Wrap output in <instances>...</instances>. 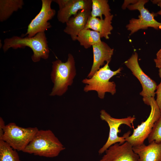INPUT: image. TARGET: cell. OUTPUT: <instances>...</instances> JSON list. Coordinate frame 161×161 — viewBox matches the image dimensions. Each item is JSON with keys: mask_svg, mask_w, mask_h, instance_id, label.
Here are the masks:
<instances>
[{"mask_svg": "<svg viewBox=\"0 0 161 161\" xmlns=\"http://www.w3.org/2000/svg\"><path fill=\"white\" fill-rule=\"evenodd\" d=\"M65 149L50 130H38L23 152L35 155L52 158Z\"/></svg>", "mask_w": 161, "mask_h": 161, "instance_id": "1", "label": "cell"}, {"mask_svg": "<svg viewBox=\"0 0 161 161\" xmlns=\"http://www.w3.org/2000/svg\"><path fill=\"white\" fill-rule=\"evenodd\" d=\"M47 43L45 33L42 32L31 37L14 36L6 38L4 40L2 48L5 52L10 48L16 49L28 47L33 52L32 59L36 62L41 58L46 59L48 58L49 50Z\"/></svg>", "mask_w": 161, "mask_h": 161, "instance_id": "2", "label": "cell"}, {"mask_svg": "<svg viewBox=\"0 0 161 161\" xmlns=\"http://www.w3.org/2000/svg\"><path fill=\"white\" fill-rule=\"evenodd\" d=\"M52 64L51 76L54 85L50 95L61 96L72 85L76 75L75 59L72 55L69 53L66 62L58 60L53 61Z\"/></svg>", "mask_w": 161, "mask_h": 161, "instance_id": "3", "label": "cell"}, {"mask_svg": "<svg viewBox=\"0 0 161 161\" xmlns=\"http://www.w3.org/2000/svg\"><path fill=\"white\" fill-rule=\"evenodd\" d=\"M109 62H106L91 78H85L82 80V83L86 84L83 88L85 92L95 91L97 92L98 97L101 99L104 98L106 92L110 93L112 95L116 93V84L114 82L110 81L109 80L113 76L120 73L122 68H119L113 71L109 66Z\"/></svg>", "mask_w": 161, "mask_h": 161, "instance_id": "4", "label": "cell"}, {"mask_svg": "<svg viewBox=\"0 0 161 161\" xmlns=\"http://www.w3.org/2000/svg\"><path fill=\"white\" fill-rule=\"evenodd\" d=\"M38 130L36 127L24 128L10 123L5 125L0 140L7 143L15 150L23 151Z\"/></svg>", "mask_w": 161, "mask_h": 161, "instance_id": "5", "label": "cell"}, {"mask_svg": "<svg viewBox=\"0 0 161 161\" xmlns=\"http://www.w3.org/2000/svg\"><path fill=\"white\" fill-rule=\"evenodd\" d=\"M100 117L101 119L105 121L108 124L109 128V131L108 139L104 145L99 150L98 153L101 154L105 152L110 146L117 143L122 144L125 143V139L130 136L131 132L128 131L122 137L118 136V134L121 131L119 129L120 126L125 124L131 128H134L133 123L136 118L130 116L127 117L120 119L113 118L104 110L100 112Z\"/></svg>", "mask_w": 161, "mask_h": 161, "instance_id": "6", "label": "cell"}, {"mask_svg": "<svg viewBox=\"0 0 161 161\" xmlns=\"http://www.w3.org/2000/svg\"><path fill=\"white\" fill-rule=\"evenodd\" d=\"M144 103L151 107L149 116L145 121L142 122L137 128H133L132 134L125 139L126 141L132 147L144 144V141L151 132L154 123L161 116V111L154 98H150Z\"/></svg>", "mask_w": 161, "mask_h": 161, "instance_id": "7", "label": "cell"}, {"mask_svg": "<svg viewBox=\"0 0 161 161\" xmlns=\"http://www.w3.org/2000/svg\"><path fill=\"white\" fill-rule=\"evenodd\" d=\"M148 1L147 0H139L134 4L128 5L127 7L130 10H138L140 13L138 18H132L126 27L132 35L140 29H146L151 27L156 30L161 29V23L154 18L155 14L150 13L144 7Z\"/></svg>", "mask_w": 161, "mask_h": 161, "instance_id": "8", "label": "cell"}, {"mask_svg": "<svg viewBox=\"0 0 161 161\" xmlns=\"http://www.w3.org/2000/svg\"><path fill=\"white\" fill-rule=\"evenodd\" d=\"M124 64L140 82L142 90L140 95L143 97V102L151 97L154 98L157 85L156 82L143 72L138 62V55L137 52L133 54Z\"/></svg>", "mask_w": 161, "mask_h": 161, "instance_id": "9", "label": "cell"}, {"mask_svg": "<svg viewBox=\"0 0 161 161\" xmlns=\"http://www.w3.org/2000/svg\"><path fill=\"white\" fill-rule=\"evenodd\" d=\"M52 0H42V6L39 13L32 19L28 26L24 36L31 37L38 33L44 32L51 27L48 21L55 14V11L51 7Z\"/></svg>", "mask_w": 161, "mask_h": 161, "instance_id": "10", "label": "cell"}, {"mask_svg": "<svg viewBox=\"0 0 161 161\" xmlns=\"http://www.w3.org/2000/svg\"><path fill=\"white\" fill-rule=\"evenodd\" d=\"M58 5L57 18L62 23H66L72 16H75L81 10H91L92 0H55Z\"/></svg>", "mask_w": 161, "mask_h": 161, "instance_id": "11", "label": "cell"}, {"mask_svg": "<svg viewBox=\"0 0 161 161\" xmlns=\"http://www.w3.org/2000/svg\"><path fill=\"white\" fill-rule=\"evenodd\" d=\"M105 152L97 161H138L139 156L133 151L131 145L126 141L122 144L116 143Z\"/></svg>", "mask_w": 161, "mask_h": 161, "instance_id": "12", "label": "cell"}, {"mask_svg": "<svg viewBox=\"0 0 161 161\" xmlns=\"http://www.w3.org/2000/svg\"><path fill=\"white\" fill-rule=\"evenodd\" d=\"M93 61L90 72L87 77L91 78L94 74L104 65L105 61L110 62L113 55L114 49L105 42L101 41L92 46Z\"/></svg>", "mask_w": 161, "mask_h": 161, "instance_id": "13", "label": "cell"}, {"mask_svg": "<svg viewBox=\"0 0 161 161\" xmlns=\"http://www.w3.org/2000/svg\"><path fill=\"white\" fill-rule=\"evenodd\" d=\"M91 10H80L77 15L71 17L66 23L64 32L69 35L73 41H76L80 32L85 29Z\"/></svg>", "mask_w": 161, "mask_h": 161, "instance_id": "14", "label": "cell"}, {"mask_svg": "<svg viewBox=\"0 0 161 161\" xmlns=\"http://www.w3.org/2000/svg\"><path fill=\"white\" fill-rule=\"evenodd\" d=\"M132 149L139 156L138 161H161V142L153 141L148 145L133 146Z\"/></svg>", "mask_w": 161, "mask_h": 161, "instance_id": "15", "label": "cell"}, {"mask_svg": "<svg viewBox=\"0 0 161 161\" xmlns=\"http://www.w3.org/2000/svg\"><path fill=\"white\" fill-rule=\"evenodd\" d=\"M113 17L112 15L105 17L103 19L94 17L90 15L89 17L85 29H91L99 32L101 38L107 39L109 38V35L111 34L113 29L112 25Z\"/></svg>", "mask_w": 161, "mask_h": 161, "instance_id": "16", "label": "cell"}, {"mask_svg": "<svg viewBox=\"0 0 161 161\" xmlns=\"http://www.w3.org/2000/svg\"><path fill=\"white\" fill-rule=\"evenodd\" d=\"M23 0H0V21L7 20L14 12L22 8Z\"/></svg>", "mask_w": 161, "mask_h": 161, "instance_id": "17", "label": "cell"}, {"mask_svg": "<svg viewBox=\"0 0 161 161\" xmlns=\"http://www.w3.org/2000/svg\"><path fill=\"white\" fill-rule=\"evenodd\" d=\"M100 34L98 32L89 29H84L78 35L76 40L80 45L88 49L93 45L101 42Z\"/></svg>", "mask_w": 161, "mask_h": 161, "instance_id": "18", "label": "cell"}, {"mask_svg": "<svg viewBox=\"0 0 161 161\" xmlns=\"http://www.w3.org/2000/svg\"><path fill=\"white\" fill-rule=\"evenodd\" d=\"M90 15L94 17H99L103 19V15L106 17L111 15V9L107 0H92Z\"/></svg>", "mask_w": 161, "mask_h": 161, "instance_id": "19", "label": "cell"}, {"mask_svg": "<svg viewBox=\"0 0 161 161\" xmlns=\"http://www.w3.org/2000/svg\"><path fill=\"white\" fill-rule=\"evenodd\" d=\"M0 161H21L16 150L8 143L0 140Z\"/></svg>", "mask_w": 161, "mask_h": 161, "instance_id": "20", "label": "cell"}, {"mask_svg": "<svg viewBox=\"0 0 161 161\" xmlns=\"http://www.w3.org/2000/svg\"><path fill=\"white\" fill-rule=\"evenodd\" d=\"M148 138L149 143L153 141L157 143L161 142V116L154 123Z\"/></svg>", "mask_w": 161, "mask_h": 161, "instance_id": "21", "label": "cell"}, {"mask_svg": "<svg viewBox=\"0 0 161 161\" xmlns=\"http://www.w3.org/2000/svg\"><path fill=\"white\" fill-rule=\"evenodd\" d=\"M159 75L161 79V68L159 69ZM157 91L155 94L157 95V98L156 101L160 110L161 111V81L160 83L157 86Z\"/></svg>", "mask_w": 161, "mask_h": 161, "instance_id": "22", "label": "cell"}, {"mask_svg": "<svg viewBox=\"0 0 161 161\" xmlns=\"http://www.w3.org/2000/svg\"><path fill=\"white\" fill-rule=\"evenodd\" d=\"M4 122L3 119L0 117V139L3 136L4 132V129L5 126Z\"/></svg>", "mask_w": 161, "mask_h": 161, "instance_id": "23", "label": "cell"}, {"mask_svg": "<svg viewBox=\"0 0 161 161\" xmlns=\"http://www.w3.org/2000/svg\"><path fill=\"white\" fill-rule=\"evenodd\" d=\"M138 0H125L124 3L122 6V8L123 9H125L126 7L129 5V4L131 3L132 4L136 3Z\"/></svg>", "mask_w": 161, "mask_h": 161, "instance_id": "24", "label": "cell"}, {"mask_svg": "<svg viewBox=\"0 0 161 161\" xmlns=\"http://www.w3.org/2000/svg\"><path fill=\"white\" fill-rule=\"evenodd\" d=\"M152 2L154 4H157L160 7V10L157 13V14L161 15V0H153L152 1Z\"/></svg>", "mask_w": 161, "mask_h": 161, "instance_id": "25", "label": "cell"}, {"mask_svg": "<svg viewBox=\"0 0 161 161\" xmlns=\"http://www.w3.org/2000/svg\"><path fill=\"white\" fill-rule=\"evenodd\" d=\"M154 61L155 63L156 66V67L159 69L161 68V58L160 59H154Z\"/></svg>", "mask_w": 161, "mask_h": 161, "instance_id": "26", "label": "cell"}, {"mask_svg": "<svg viewBox=\"0 0 161 161\" xmlns=\"http://www.w3.org/2000/svg\"><path fill=\"white\" fill-rule=\"evenodd\" d=\"M156 58L160 59L161 58V49H160L156 54Z\"/></svg>", "mask_w": 161, "mask_h": 161, "instance_id": "27", "label": "cell"}]
</instances>
